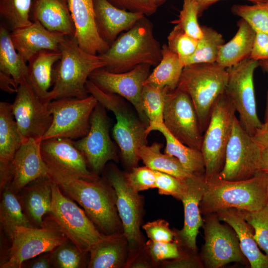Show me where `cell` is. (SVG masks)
<instances>
[{
    "mask_svg": "<svg viewBox=\"0 0 268 268\" xmlns=\"http://www.w3.org/2000/svg\"><path fill=\"white\" fill-rule=\"evenodd\" d=\"M48 176L67 197L77 202L104 234L120 233L122 224L113 187L104 181H91L67 175L48 166Z\"/></svg>",
    "mask_w": 268,
    "mask_h": 268,
    "instance_id": "6da1fadb",
    "label": "cell"
},
{
    "mask_svg": "<svg viewBox=\"0 0 268 268\" xmlns=\"http://www.w3.org/2000/svg\"><path fill=\"white\" fill-rule=\"evenodd\" d=\"M206 181L200 203L203 215L227 208L255 211L268 204V174L264 172L246 180L229 181L217 175Z\"/></svg>",
    "mask_w": 268,
    "mask_h": 268,
    "instance_id": "7a4b0ae2",
    "label": "cell"
},
{
    "mask_svg": "<svg viewBox=\"0 0 268 268\" xmlns=\"http://www.w3.org/2000/svg\"><path fill=\"white\" fill-rule=\"evenodd\" d=\"M85 87L88 94L114 115L116 122L112 134L122 159L127 166L132 168L136 167L140 160L138 150L147 144V126L133 105L122 97L103 90L89 79Z\"/></svg>",
    "mask_w": 268,
    "mask_h": 268,
    "instance_id": "3957f363",
    "label": "cell"
},
{
    "mask_svg": "<svg viewBox=\"0 0 268 268\" xmlns=\"http://www.w3.org/2000/svg\"><path fill=\"white\" fill-rule=\"evenodd\" d=\"M99 55L105 62L104 68L124 72L141 64L156 66L162 59V46L154 36L151 22L144 16Z\"/></svg>",
    "mask_w": 268,
    "mask_h": 268,
    "instance_id": "277c9868",
    "label": "cell"
},
{
    "mask_svg": "<svg viewBox=\"0 0 268 268\" xmlns=\"http://www.w3.org/2000/svg\"><path fill=\"white\" fill-rule=\"evenodd\" d=\"M60 51L61 58L53 71V100L87 97L86 82L94 70L105 67L104 60L99 55L81 49L74 37L66 36L60 44Z\"/></svg>",
    "mask_w": 268,
    "mask_h": 268,
    "instance_id": "5b68a950",
    "label": "cell"
},
{
    "mask_svg": "<svg viewBox=\"0 0 268 268\" xmlns=\"http://www.w3.org/2000/svg\"><path fill=\"white\" fill-rule=\"evenodd\" d=\"M228 78L226 68L216 62L184 67L177 88L190 97L202 133L208 126L215 102L225 91Z\"/></svg>",
    "mask_w": 268,
    "mask_h": 268,
    "instance_id": "8992f818",
    "label": "cell"
},
{
    "mask_svg": "<svg viewBox=\"0 0 268 268\" xmlns=\"http://www.w3.org/2000/svg\"><path fill=\"white\" fill-rule=\"evenodd\" d=\"M235 108L225 92L215 102L203 135L201 151L208 180L218 175L225 161L226 149L236 118Z\"/></svg>",
    "mask_w": 268,
    "mask_h": 268,
    "instance_id": "52a82bcc",
    "label": "cell"
},
{
    "mask_svg": "<svg viewBox=\"0 0 268 268\" xmlns=\"http://www.w3.org/2000/svg\"><path fill=\"white\" fill-rule=\"evenodd\" d=\"M52 181V204L50 216L67 238L81 252L88 253L107 235L101 233L72 200L65 195Z\"/></svg>",
    "mask_w": 268,
    "mask_h": 268,
    "instance_id": "ba28073f",
    "label": "cell"
},
{
    "mask_svg": "<svg viewBox=\"0 0 268 268\" xmlns=\"http://www.w3.org/2000/svg\"><path fill=\"white\" fill-rule=\"evenodd\" d=\"M50 218L40 227H17L10 240L8 259L0 268H20L32 258L49 253L67 238L57 223Z\"/></svg>",
    "mask_w": 268,
    "mask_h": 268,
    "instance_id": "9c48e42d",
    "label": "cell"
},
{
    "mask_svg": "<svg viewBox=\"0 0 268 268\" xmlns=\"http://www.w3.org/2000/svg\"><path fill=\"white\" fill-rule=\"evenodd\" d=\"M98 103L91 95L84 98L52 100L48 104L52 122L42 140L58 137L73 139L85 136L90 130L92 113Z\"/></svg>",
    "mask_w": 268,
    "mask_h": 268,
    "instance_id": "30bf717a",
    "label": "cell"
},
{
    "mask_svg": "<svg viewBox=\"0 0 268 268\" xmlns=\"http://www.w3.org/2000/svg\"><path fill=\"white\" fill-rule=\"evenodd\" d=\"M259 66V61L248 58L226 68L225 92L239 114L241 125L252 136L263 124L257 112L254 83V71Z\"/></svg>",
    "mask_w": 268,
    "mask_h": 268,
    "instance_id": "8fae6325",
    "label": "cell"
},
{
    "mask_svg": "<svg viewBox=\"0 0 268 268\" xmlns=\"http://www.w3.org/2000/svg\"><path fill=\"white\" fill-rule=\"evenodd\" d=\"M204 243L200 255L204 267L219 268L232 263L244 264L238 237L228 224L220 222L216 213L204 215Z\"/></svg>",
    "mask_w": 268,
    "mask_h": 268,
    "instance_id": "7c38bea8",
    "label": "cell"
},
{
    "mask_svg": "<svg viewBox=\"0 0 268 268\" xmlns=\"http://www.w3.org/2000/svg\"><path fill=\"white\" fill-rule=\"evenodd\" d=\"M163 124L170 134L182 143L201 149L203 135L197 112L188 94L166 87Z\"/></svg>",
    "mask_w": 268,
    "mask_h": 268,
    "instance_id": "4fadbf2b",
    "label": "cell"
},
{
    "mask_svg": "<svg viewBox=\"0 0 268 268\" xmlns=\"http://www.w3.org/2000/svg\"><path fill=\"white\" fill-rule=\"evenodd\" d=\"M262 151V148L236 117L226 149L224 164L219 176L229 181L253 177L260 171Z\"/></svg>",
    "mask_w": 268,
    "mask_h": 268,
    "instance_id": "5bb4252c",
    "label": "cell"
},
{
    "mask_svg": "<svg viewBox=\"0 0 268 268\" xmlns=\"http://www.w3.org/2000/svg\"><path fill=\"white\" fill-rule=\"evenodd\" d=\"M73 143L97 175L108 161H118L116 147L110 136L106 109L99 102L92 113L88 133Z\"/></svg>",
    "mask_w": 268,
    "mask_h": 268,
    "instance_id": "9a60e30c",
    "label": "cell"
},
{
    "mask_svg": "<svg viewBox=\"0 0 268 268\" xmlns=\"http://www.w3.org/2000/svg\"><path fill=\"white\" fill-rule=\"evenodd\" d=\"M16 94L11 107L20 134L25 140L42 139L53 120L48 104L36 94L26 79L20 83Z\"/></svg>",
    "mask_w": 268,
    "mask_h": 268,
    "instance_id": "2e32d148",
    "label": "cell"
},
{
    "mask_svg": "<svg viewBox=\"0 0 268 268\" xmlns=\"http://www.w3.org/2000/svg\"><path fill=\"white\" fill-rule=\"evenodd\" d=\"M150 67L149 65L141 64L129 71L120 73L100 68L94 70L89 79L103 90L127 100L148 127V121L142 110L141 97L144 82L151 72Z\"/></svg>",
    "mask_w": 268,
    "mask_h": 268,
    "instance_id": "e0dca14e",
    "label": "cell"
},
{
    "mask_svg": "<svg viewBox=\"0 0 268 268\" xmlns=\"http://www.w3.org/2000/svg\"><path fill=\"white\" fill-rule=\"evenodd\" d=\"M107 180L116 194V206L128 246L132 250H136L141 242L140 197L129 185L125 174L116 167L112 166L108 170Z\"/></svg>",
    "mask_w": 268,
    "mask_h": 268,
    "instance_id": "ac0fdd59",
    "label": "cell"
},
{
    "mask_svg": "<svg viewBox=\"0 0 268 268\" xmlns=\"http://www.w3.org/2000/svg\"><path fill=\"white\" fill-rule=\"evenodd\" d=\"M41 152L48 166L79 178L91 181L99 179L98 175L89 170L84 156L72 139L58 137L42 140Z\"/></svg>",
    "mask_w": 268,
    "mask_h": 268,
    "instance_id": "d6986e66",
    "label": "cell"
},
{
    "mask_svg": "<svg viewBox=\"0 0 268 268\" xmlns=\"http://www.w3.org/2000/svg\"><path fill=\"white\" fill-rule=\"evenodd\" d=\"M186 188L182 197L184 223L181 230L175 231V239L189 253L197 254L196 238L203 226L200 203L205 191L207 181L204 174H193L186 180Z\"/></svg>",
    "mask_w": 268,
    "mask_h": 268,
    "instance_id": "ffe728a7",
    "label": "cell"
},
{
    "mask_svg": "<svg viewBox=\"0 0 268 268\" xmlns=\"http://www.w3.org/2000/svg\"><path fill=\"white\" fill-rule=\"evenodd\" d=\"M41 141L34 138L25 140L14 157L9 186L16 194L32 182L48 176V166L41 152Z\"/></svg>",
    "mask_w": 268,
    "mask_h": 268,
    "instance_id": "44dd1931",
    "label": "cell"
},
{
    "mask_svg": "<svg viewBox=\"0 0 268 268\" xmlns=\"http://www.w3.org/2000/svg\"><path fill=\"white\" fill-rule=\"evenodd\" d=\"M75 27V36L79 47L92 54L106 52L110 45L100 36L96 23L94 0H68Z\"/></svg>",
    "mask_w": 268,
    "mask_h": 268,
    "instance_id": "7402d4cb",
    "label": "cell"
},
{
    "mask_svg": "<svg viewBox=\"0 0 268 268\" xmlns=\"http://www.w3.org/2000/svg\"><path fill=\"white\" fill-rule=\"evenodd\" d=\"M26 140L20 134L14 119L11 104L0 102V190L9 185L12 179L11 163Z\"/></svg>",
    "mask_w": 268,
    "mask_h": 268,
    "instance_id": "603a6c76",
    "label": "cell"
},
{
    "mask_svg": "<svg viewBox=\"0 0 268 268\" xmlns=\"http://www.w3.org/2000/svg\"><path fill=\"white\" fill-rule=\"evenodd\" d=\"M10 34L15 49L26 63L40 51L59 52L60 44L66 36L48 30L37 21Z\"/></svg>",
    "mask_w": 268,
    "mask_h": 268,
    "instance_id": "cb8c5ba5",
    "label": "cell"
},
{
    "mask_svg": "<svg viewBox=\"0 0 268 268\" xmlns=\"http://www.w3.org/2000/svg\"><path fill=\"white\" fill-rule=\"evenodd\" d=\"M94 7L99 34L110 46L120 33L128 30L145 16L140 12L120 9L107 0H94Z\"/></svg>",
    "mask_w": 268,
    "mask_h": 268,
    "instance_id": "d4e9b609",
    "label": "cell"
},
{
    "mask_svg": "<svg viewBox=\"0 0 268 268\" xmlns=\"http://www.w3.org/2000/svg\"><path fill=\"white\" fill-rule=\"evenodd\" d=\"M29 18L32 22H40L51 32L75 36L68 0H32Z\"/></svg>",
    "mask_w": 268,
    "mask_h": 268,
    "instance_id": "484cf974",
    "label": "cell"
},
{
    "mask_svg": "<svg viewBox=\"0 0 268 268\" xmlns=\"http://www.w3.org/2000/svg\"><path fill=\"white\" fill-rule=\"evenodd\" d=\"M220 221L230 226L239 239L241 250L251 268H268V255L260 250L254 238L252 226L245 219L240 210L227 208L217 212Z\"/></svg>",
    "mask_w": 268,
    "mask_h": 268,
    "instance_id": "4316f807",
    "label": "cell"
},
{
    "mask_svg": "<svg viewBox=\"0 0 268 268\" xmlns=\"http://www.w3.org/2000/svg\"><path fill=\"white\" fill-rule=\"evenodd\" d=\"M60 51L43 50L28 61L26 80L36 94L46 104L52 100L50 88L53 84V71L60 59Z\"/></svg>",
    "mask_w": 268,
    "mask_h": 268,
    "instance_id": "83f0119b",
    "label": "cell"
},
{
    "mask_svg": "<svg viewBox=\"0 0 268 268\" xmlns=\"http://www.w3.org/2000/svg\"><path fill=\"white\" fill-rule=\"evenodd\" d=\"M20 202L30 222L40 227L44 217L49 214L52 204V181L48 176L39 178L25 186Z\"/></svg>",
    "mask_w": 268,
    "mask_h": 268,
    "instance_id": "f1b7e54d",
    "label": "cell"
},
{
    "mask_svg": "<svg viewBox=\"0 0 268 268\" xmlns=\"http://www.w3.org/2000/svg\"><path fill=\"white\" fill-rule=\"evenodd\" d=\"M128 241L124 234L107 235L90 250L89 268H117L125 263Z\"/></svg>",
    "mask_w": 268,
    "mask_h": 268,
    "instance_id": "f546056e",
    "label": "cell"
},
{
    "mask_svg": "<svg viewBox=\"0 0 268 268\" xmlns=\"http://www.w3.org/2000/svg\"><path fill=\"white\" fill-rule=\"evenodd\" d=\"M238 30L233 38L222 45L216 63L227 68L249 58L256 32L243 19L237 22Z\"/></svg>",
    "mask_w": 268,
    "mask_h": 268,
    "instance_id": "4dcf8cb0",
    "label": "cell"
},
{
    "mask_svg": "<svg viewBox=\"0 0 268 268\" xmlns=\"http://www.w3.org/2000/svg\"><path fill=\"white\" fill-rule=\"evenodd\" d=\"M153 131L159 132L165 138L166 146L164 153L177 158L191 173L204 174V162L201 150L188 146L176 139L163 123L148 126L146 128L147 135Z\"/></svg>",
    "mask_w": 268,
    "mask_h": 268,
    "instance_id": "1f68e13d",
    "label": "cell"
},
{
    "mask_svg": "<svg viewBox=\"0 0 268 268\" xmlns=\"http://www.w3.org/2000/svg\"><path fill=\"white\" fill-rule=\"evenodd\" d=\"M162 144L155 142L150 145H144L138 150V155L145 165L153 170L171 175L182 181H185L194 173L186 169L176 157L162 153Z\"/></svg>",
    "mask_w": 268,
    "mask_h": 268,
    "instance_id": "d6a6232c",
    "label": "cell"
},
{
    "mask_svg": "<svg viewBox=\"0 0 268 268\" xmlns=\"http://www.w3.org/2000/svg\"><path fill=\"white\" fill-rule=\"evenodd\" d=\"M184 67L178 56L171 51L167 44H164L162 46V59L150 72L144 84L175 90L178 85Z\"/></svg>",
    "mask_w": 268,
    "mask_h": 268,
    "instance_id": "836d02e7",
    "label": "cell"
},
{
    "mask_svg": "<svg viewBox=\"0 0 268 268\" xmlns=\"http://www.w3.org/2000/svg\"><path fill=\"white\" fill-rule=\"evenodd\" d=\"M10 31L0 24V71L10 75L19 85L26 79L28 65L13 43Z\"/></svg>",
    "mask_w": 268,
    "mask_h": 268,
    "instance_id": "e575fe53",
    "label": "cell"
},
{
    "mask_svg": "<svg viewBox=\"0 0 268 268\" xmlns=\"http://www.w3.org/2000/svg\"><path fill=\"white\" fill-rule=\"evenodd\" d=\"M0 204V226L10 240L17 227H33L20 201L9 186L2 190Z\"/></svg>",
    "mask_w": 268,
    "mask_h": 268,
    "instance_id": "d590c367",
    "label": "cell"
},
{
    "mask_svg": "<svg viewBox=\"0 0 268 268\" xmlns=\"http://www.w3.org/2000/svg\"><path fill=\"white\" fill-rule=\"evenodd\" d=\"M202 37L198 40L196 50L190 57L181 62L183 66L216 62L220 49L224 44L222 35L211 27L201 26Z\"/></svg>",
    "mask_w": 268,
    "mask_h": 268,
    "instance_id": "8d00e7d4",
    "label": "cell"
},
{
    "mask_svg": "<svg viewBox=\"0 0 268 268\" xmlns=\"http://www.w3.org/2000/svg\"><path fill=\"white\" fill-rule=\"evenodd\" d=\"M32 0H0L1 23L11 32L30 24L29 13Z\"/></svg>",
    "mask_w": 268,
    "mask_h": 268,
    "instance_id": "74e56055",
    "label": "cell"
},
{
    "mask_svg": "<svg viewBox=\"0 0 268 268\" xmlns=\"http://www.w3.org/2000/svg\"><path fill=\"white\" fill-rule=\"evenodd\" d=\"M166 89V87L161 89L150 84L144 85L141 103L148 126L163 123Z\"/></svg>",
    "mask_w": 268,
    "mask_h": 268,
    "instance_id": "f35d334b",
    "label": "cell"
},
{
    "mask_svg": "<svg viewBox=\"0 0 268 268\" xmlns=\"http://www.w3.org/2000/svg\"><path fill=\"white\" fill-rule=\"evenodd\" d=\"M231 11L245 20L256 32L268 34V0L252 5L234 4Z\"/></svg>",
    "mask_w": 268,
    "mask_h": 268,
    "instance_id": "ab89813d",
    "label": "cell"
},
{
    "mask_svg": "<svg viewBox=\"0 0 268 268\" xmlns=\"http://www.w3.org/2000/svg\"><path fill=\"white\" fill-rule=\"evenodd\" d=\"M52 266L58 268L83 267L84 255L71 241L67 239L50 252Z\"/></svg>",
    "mask_w": 268,
    "mask_h": 268,
    "instance_id": "60d3db41",
    "label": "cell"
},
{
    "mask_svg": "<svg viewBox=\"0 0 268 268\" xmlns=\"http://www.w3.org/2000/svg\"><path fill=\"white\" fill-rule=\"evenodd\" d=\"M240 210L253 228L257 244L268 255V204L258 211Z\"/></svg>",
    "mask_w": 268,
    "mask_h": 268,
    "instance_id": "b9f144b4",
    "label": "cell"
},
{
    "mask_svg": "<svg viewBox=\"0 0 268 268\" xmlns=\"http://www.w3.org/2000/svg\"><path fill=\"white\" fill-rule=\"evenodd\" d=\"M183 1L179 18L171 23L179 26L189 36L199 40L202 36V31L198 20L199 17L198 6L192 0Z\"/></svg>",
    "mask_w": 268,
    "mask_h": 268,
    "instance_id": "7bdbcfd3",
    "label": "cell"
},
{
    "mask_svg": "<svg viewBox=\"0 0 268 268\" xmlns=\"http://www.w3.org/2000/svg\"><path fill=\"white\" fill-rule=\"evenodd\" d=\"M167 39L168 47L178 56L181 62L194 54L198 42V39L186 34L177 25L170 32Z\"/></svg>",
    "mask_w": 268,
    "mask_h": 268,
    "instance_id": "ee69618b",
    "label": "cell"
},
{
    "mask_svg": "<svg viewBox=\"0 0 268 268\" xmlns=\"http://www.w3.org/2000/svg\"><path fill=\"white\" fill-rule=\"evenodd\" d=\"M146 249L152 259L156 262L180 258L183 255L179 243L176 241L161 242L149 240Z\"/></svg>",
    "mask_w": 268,
    "mask_h": 268,
    "instance_id": "f6af8a7d",
    "label": "cell"
},
{
    "mask_svg": "<svg viewBox=\"0 0 268 268\" xmlns=\"http://www.w3.org/2000/svg\"><path fill=\"white\" fill-rule=\"evenodd\" d=\"M125 176L129 185L137 192L156 188L154 170L146 166L134 167Z\"/></svg>",
    "mask_w": 268,
    "mask_h": 268,
    "instance_id": "bcb514c9",
    "label": "cell"
},
{
    "mask_svg": "<svg viewBox=\"0 0 268 268\" xmlns=\"http://www.w3.org/2000/svg\"><path fill=\"white\" fill-rule=\"evenodd\" d=\"M156 188L160 195H170L181 200L185 192L186 183L171 175L155 171Z\"/></svg>",
    "mask_w": 268,
    "mask_h": 268,
    "instance_id": "7dc6e473",
    "label": "cell"
},
{
    "mask_svg": "<svg viewBox=\"0 0 268 268\" xmlns=\"http://www.w3.org/2000/svg\"><path fill=\"white\" fill-rule=\"evenodd\" d=\"M169 225L167 221L160 219L147 222L142 226V228L150 240L167 242L173 241L175 236V231Z\"/></svg>",
    "mask_w": 268,
    "mask_h": 268,
    "instance_id": "c3c4849f",
    "label": "cell"
},
{
    "mask_svg": "<svg viewBox=\"0 0 268 268\" xmlns=\"http://www.w3.org/2000/svg\"><path fill=\"white\" fill-rule=\"evenodd\" d=\"M114 6L129 11L140 12L145 15L153 14L157 6L150 0H107Z\"/></svg>",
    "mask_w": 268,
    "mask_h": 268,
    "instance_id": "681fc988",
    "label": "cell"
},
{
    "mask_svg": "<svg viewBox=\"0 0 268 268\" xmlns=\"http://www.w3.org/2000/svg\"><path fill=\"white\" fill-rule=\"evenodd\" d=\"M249 58L259 62L268 60V34L256 32Z\"/></svg>",
    "mask_w": 268,
    "mask_h": 268,
    "instance_id": "f907efd6",
    "label": "cell"
},
{
    "mask_svg": "<svg viewBox=\"0 0 268 268\" xmlns=\"http://www.w3.org/2000/svg\"><path fill=\"white\" fill-rule=\"evenodd\" d=\"M165 268H203L204 266L200 256L195 254H185L176 259L163 263Z\"/></svg>",
    "mask_w": 268,
    "mask_h": 268,
    "instance_id": "816d5d0a",
    "label": "cell"
},
{
    "mask_svg": "<svg viewBox=\"0 0 268 268\" xmlns=\"http://www.w3.org/2000/svg\"><path fill=\"white\" fill-rule=\"evenodd\" d=\"M19 84L12 76L0 71V88L9 94L16 93Z\"/></svg>",
    "mask_w": 268,
    "mask_h": 268,
    "instance_id": "f5cc1de1",
    "label": "cell"
},
{
    "mask_svg": "<svg viewBox=\"0 0 268 268\" xmlns=\"http://www.w3.org/2000/svg\"><path fill=\"white\" fill-rule=\"evenodd\" d=\"M253 136L262 148L268 149V120L265 121Z\"/></svg>",
    "mask_w": 268,
    "mask_h": 268,
    "instance_id": "db71d44e",
    "label": "cell"
},
{
    "mask_svg": "<svg viewBox=\"0 0 268 268\" xmlns=\"http://www.w3.org/2000/svg\"><path fill=\"white\" fill-rule=\"evenodd\" d=\"M43 255L33 260L28 265V268H49L52 266L51 254Z\"/></svg>",
    "mask_w": 268,
    "mask_h": 268,
    "instance_id": "11a10c76",
    "label": "cell"
},
{
    "mask_svg": "<svg viewBox=\"0 0 268 268\" xmlns=\"http://www.w3.org/2000/svg\"><path fill=\"white\" fill-rule=\"evenodd\" d=\"M196 2L199 10V16H201L203 12L210 6L220 0H192ZM253 3L264 2L267 0H247Z\"/></svg>",
    "mask_w": 268,
    "mask_h": 268,
    "instance_id": "9f6ffc18",
    "label": "cell"
},
{
    "mask_svg": "<svg viewBox=\"0 0 268 268\" xmlns=\"http://www.w3.org/2000/svg\"><path fill=\"white\" fill-rule=\"evenodd\" d=\"M260 171L268 174V149L262 148L261 158L259 165Z\"/></svg>",
    "mask_w": 268,
    "mask_h": 268,
    "instance_id": "6f0895ef",
    "label": "cell"
},
{
    "mask_svg": "<svg viewBox=\"0 0 268 268\" xmlns=\"http://www.w3.org/2000/svg\"><path fill=\"white\" fill-rule=\"evenodd\" d=\"M259 66L262 69L266 72L268 75V60H264L259 61ZM268 120V91L267 93L266 107L265 115V121Z\"/></svg>",
    "mask_w": 268,
    "mask_h": 268,
    "instance_id": "680465c9",
    "label": "cell"
},
{
    "mask_svg": "<svg viewBox=\"0 0 268 268\" xmlns=\"http://www.w3.org/2000/svg\"><path fill=\"white\" fill-rule=\"evenodd\" d=\"M130 266L131 268H147L150 267L147 262L140 259L133 260Z\"/></svg>",
    "mask_w": 268,
    "mask_h": 268,
    "instance_id": "91938a15",
    "label": "cell"
},
{
    "mask_svg": "<svg viewBox=\"0 0 268 268\" xmlns=\"http://www.w3.org/2000/svg\"><path fill=\"white\" fill-rule=\"evenodd\" d=\"M157 6L161 4L166 0H150Z\"/></svg>",
    "mask_w": 268,
    "mask_h": 268,
    "instance_id": "94428289",
    "label": "cell"
},
{
    "mask_svg": "<svg viewBox=\"0 0 268 268\" xmlns=\"http://www.w3.org/2000/svg\"></svg>",
    "mask_w": 268,
    "mask_h": 268,
    "instance_id": "6125c7cd",
    "label": "cell"
}]
</instances>
